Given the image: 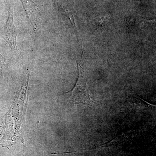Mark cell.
Here are the masks:
<instances>
[{"label":"cell","instance_id":"obj_2","mask_svg":"<svg viewBox=\"0 0 156 156\" xmlns=\"http://www.w3.org/2000/svg\"><path fill=\"white\" fill-rule=\"evenodd\" d=\"M8 12L9 17L6 24L0 28V38L5 40L14 53L19 55L16 39L20 30L14 25L13 11L11 7H9Z\"/></svg>","mask_w":156,"mask_h":156},{"label":"cell","instance_id":"obj_3","mask_svg":"<svg viewBox=\"0 0 156 156\" xmlns=\"http://www.w3.org/2000/svg\"><path fill=\"white\" fill-rule=\"evenodd\" d=\"M25 10L27 16L28 17L31 24L33 25L34 28H35L33 17L34 12L35 10L36 4L33 0H20Z\"/></svg>","mask_w":156,"mask_h":156},{"label":"cell","instance_id":"obj_4","mask_svg":"<svg viewBox=\"0 0 156 156\" xmlns=\"http://www.w3.org/2000/svg\"><path fill=\"white\" fill-rule=\"evenodd\" d=\"M9 61L8 58H5L0 53V72H2L3 70L7 66Z\"/></svg>","mask_w":156,"mask_h":156},{"label":"cell","instance_id":"obj_1","mask_svg":"<svg viewBox=\"0 0 156 156\" xmlns=\"http://www.w3.org/2000/svg\"><path fill=\"white\" fill-rule=\"evenodd\" d=\"M78 77L75 86L71 91L65 93L70 94L69 100L74 104L83 103L92 105L95 102L91 99L87 80L84 76L83 68L80 63H77Z\"/></svg>","mask_w":156,"mask_h":156}]
</instances>
